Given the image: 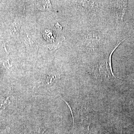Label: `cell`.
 Here are the masks:
<instances>
[{"label":"cell","mask_w":134,"mask_h":134,"mask_svg":"<svg viewBox=\"0 0 134 134\" xmlns=\"http://www.w3.org/2000/svg\"><path fill=\"white\" fill-rule=\"evenodd\" d=\"M60 77V74L58 71H54L50 72L47 76L46 79L45 81V83L47 85L52 84L56 80L59 79Z\"/></svg>","instance_id":"obj_2"},{"label":"cell","mask_w":134,"mask_h":134,"mask_svg":"<svg viewBox=\"0 0 134 134\" xmlns=\"http://www.w3.org/2000/svg\"><path fill=\"white\" fill-rule=\"evenodd\" d=\"M9 53L7 51L5 43H0V59H3L8 57Z\"/></svg>","instance_id":"obj_4"},{"label":"cell","mask_w":134,"mask_h":134,"mask_svg":"<svg viewBox=\"0 0 134 134\" xmlns=\"http://www.w3.org/2000/svg\"><path fill=\"white\" fill-rule=\"evenodd\" d=\"M49 127V126L47 125L41 124V125H38L36 127L35 133L36 134H43Z\"/></svg>","instance_id":"obj_5"},{"label":"cell","mask_w":134,"mask_h":134,"mask_svg":"<svg viewBox=\"0 0 134 134\" xmlns=\"http://www.w3.org/2000/svg\"><path fill=\"white\" fill-rule=\"evenodd\" d=\"M62 100H63V101H64V102H65V103H66V104L67 105H68V108H69L70 111V112H71V114H72V119H73V124H73V125H74L73 127H74V115H73V112H72V109H71V107H70V105L69 103H68V102H67L66 100H65V99H64L63 98H62Z\"/></svg>","instance_id":"obj_6"},{"label":"cell","mask_w":134,"mask_h":134,"mask_svg":"<svg viewBox=\"0 0 134 134\" xmlns=\"http://www.w3.org/2000/svg\"><path fill=\"white\" fill-rule=\"evenodd\" d=\"M10 129L9 127H7L5 129L3 130L0 132V134H8L9 133Z\"/></svg>","instance_id":"obj_7"},{"label":"cell","mask_w":134,"mask_h":134,"mask_svg":"<svg viewBox=\"0 0 134 134\" xmlns=\"http://www.w3.org/2000/svg\"><path fill=\"white\" fill-rule=\"evenodd\" d=\"M21 27V22L15 21L12 24L10 27L9 32L10 35L13 36H17L19 35V30Z\"/></svg>","instance_id":"obj_3"},{"label":"cell","mask_w":134,"mask_h":134,"mask_svg":"<svg viewBox=\"0 0 134 134\" xmlns=\"http://www.w3.org/2000/svg\"><path fill=\"white\" fill-rule=\"evenodd\" d=\"M115 4L116 13L118 19H122L123 15L125 14L126 1H116Z\"/></svg>","instance_id":"obj_1"}]
</instances>
